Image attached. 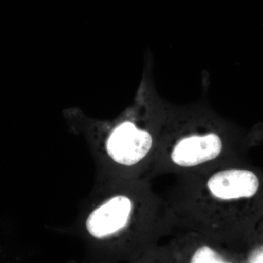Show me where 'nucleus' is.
Returning <instances> with one entry per match:
<instances>
[{
  "instance_id": "2",
  "label": "nucleus",
  "mask_w": 263,
  "mask_h": 263,
  "mask_svg": "<svg viewBox=\"0 0 263 263\" xmlns=\"http://www.w3.org/2000/svg\"><path fill=\"white\" fill-rule=\"evenodd\" d=\"M131 212L132 202L128 197H114L90 214L86 228L95 238L108 237L126 226Z\"/></svg>"
},
{
  "instance_id": "4",
  "label": "nucleus",
  "mask_w": 263,
  "mask_h": 263,
  "mask_svg": "<svg viewBox=\"0 0 263 263\" xmlns=\"http://www.w3.org/2000/svg\"><path fill=\"white\" fill-rule=\"evenodd\" d=\"M222 148L220 138L214 133L183 138L175 146L171 159L181 167H193L216 159Z\"/></svg>"
},
{
  "instance_id": "3",
  "label": "nucleus",
  "mask_w": 263,
  "mask_h": 263,
  "mask_svg": "<svg viewBox=\"0 0 263 263\" xmlns=\"http://www.w3.org/2000/svg\"><path fill=\"white\" fill-rule=\"evenodd\" d=\"M207 186L216 198L234 200L255 195L259 188V180L249 171L226 170L213 175Z\"/></svg>"
},
{
  "instance_id": "6",
  "label": "nucleus",
  "mask_w": 263,
  "mask_h": 263,
  "mask_svg": "<svg viewBox=\"0 0 263 263\" xmlns=\"http://www.w3.org/2000/svg\"><path fill=\"white\" fill-rule=\"evenodd\" d=\"M249 262H263V249L255 251L251 254L249 259Z\"/></svg>"
},
{
  "instance_id": "5",
  "label": "nucleus",
  "mask_w": 263,
  "mask_h": 263,
  "mask_svg": "<svg viewBox=\"0 0 263 263\" xmlns=\"http://www.w3.org/2000/svg\"><path fill=\"white\" fill-rule=\"evenodd\" d=\"M192 263H222L226 262L220 254L210 247L203 246L195 252L191 259Z\"/></svg>"
},
{
  "instance_id": "1",
  "label": "nucleus",
  "mask_w": 263,
  "mask_h": 263,
  "mask_svg": "<svg viewBox=\"0 0 263 263\" xmlns=\"http://www.w3.org/2000/svg\"><path fill=\"white\" fill-rule=\"evenodd\" d=\"M152 146L149 133L138 129L133 122H125L119 124L110 133L106 149L116 162L131 166L143 160Z\"/></svg>"
}]
</instances>
